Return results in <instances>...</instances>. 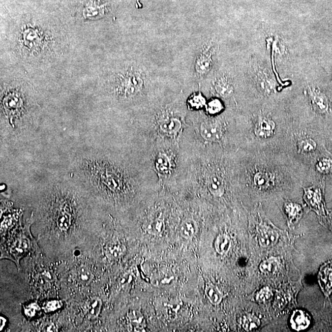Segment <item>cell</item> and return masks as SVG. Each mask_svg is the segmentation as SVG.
Wrapping results in <instances>:
<instances>
[{
  "label": "cell",
  "instance_id": "6da1fadb",
  "mask_svg": "<svg viewBox=\"0 0 332 332\" xmlns=\"http://www.w3.org/2000/svg\"><path fill=\"white\" fill-rule=\"evenodd\" d=\"M76 182L115 200L160 189L144 141L128 129L123 142L76 158Z\"/></svg>",
  "mask_w": 332,
  "mask_h": 332
},
{
  "label": "cell",
  "instance_id": "7a4b0ae2",
  "mask_svg": "<svg viewBox=\"0 0 332 332\" xmlns=\"http://www.w3.org/2000/svg\"><path fill=\"white\" fill-rule=\"evenodd\" d=\"M105 91L111 103L132 110L134 116L173 93L164 90L145 66L135 62L114 68L106 81Z\"/></svg>",
  "mask_w": 332,
  "mask_h": 332
},
{
  "label": "cell",
  "instance_id": "3957f363",
  "mask_svg": "<svg viewBox=\"0 0 332 332\" xmlns=\"http://www.w3.org/2000/svg\"><path fill=\"white\" fill-rule=\"evenodd\" d=\"M185 157L184 170L176 190L206 193L220 199L237 182V169L225 150L205 151Z\"/></svg>",
  "mask_w": 332,
  "mask_h": 332
},
{
  "label": "cell",
  "instance_id": "277c9868",
  "mask_svg": "<svg viewBox=\"0 0 332 332\" xmlns=\"http://www.w3.org/2000/svg\"><path fill=\"white\" fill-rule=\"evenodd\" d=\"M191 92L182 89L164 97L133 116L131 127L146 143L166 140L180 143L188 127L186 101Z\"/></svg>",
  "mask_w": 332,
  "mask_h": 332
},
{
  "label": "cell",
  "instance_id": "5b68a950",
  "mask_svg": "<svg viewBox=\"0 0 332 332\" xmlns=\"http://www.w3.org/2000/svg\"><path fill=\"white\" fill-rule=\"evenodd\" d=\"M188 127L180 142L185 155L209 150H224L231 132L228 117L222 113L208 116L204 110L189 111Z\"/></svg>",
  "mask_w": 332,
  "mask_h": 332
},
{
  "label": "cell",
  "instance_id": "8992f818",
  "mask_svg": "<svg viewBox=\"0 0 332 332\" xmlns=\"http://www.w3.org/2000/svg\"><path fill=\"white\" fill-rule=\"evenodd\" d=\"M146 143L148 157L160 189L176 190L186 162L180 143L166 140Z\"/></svg>",
  "mask_w": 332,
  "mask_h": 332
},
{
  "label": "cell",
  "instance_id": "52a82bcc",
  "mask_svg": "<svg viewBox=\"0 0 332 332\" xmlns=\"http://www.w3.org/2000/svg\"><path fill=\"white\" fill-rule=\"evenodd\" d=\"M2 93V123L14 130L26 124L30 104L22 88H13Z\"/></svg>",
  "mask_w": 332,
  "mask_h": 332
},
{
  "label": "cell",
  "instance_id": "ba28073f",
  "mask_svg": "<svg viewBox=\"0 0 332 332\" xmlns=\"http://www.w3.org/2000/svg\"><path fill=\"white\" fill-rule=\"evenodd\" d=\"M217 51L218 46L213 40L205 41L199 46L193 62L194 75L199 84L207 80L213 73Z\"/></svg>",
  "mask_w": 332,
  "mask_h": 332
},
{
  "label": "cell",
  "instance_id": "9c48e42d",
  "mask_svg": "<svg viewBox=\"0 0 332 332\" xmlns=\"http://www.w3.org/2000/svg\"><path fill=\"white\" fill-rule=\"evenodd\" d=\"M304 200L310 210L317 214L320 223L323 225L328 222L327 211L326 210L324 195L325 181L309 187H304Z\"/></svg>",
  "mask_w": 332,
  "mask_h": 332
},
{
  "label": "cell",
  "instance_id": "30bf717a",
  "mask_svg": "<svg viewBox=\"0 0 332 332\" xmlns=\"http://www.w3.org/2000/svg\"><path fill=\"white\" fill-rule=\"evenodd\" d=\"M198 89H200L203 93L206 92L211 97H217L221 99L230 98L235 90L231 78L223 73L212 78L207 87L198 88Z\"/></svg>",
  "mask_w": 332,
  "mask_h": 332
},
{
  "label": "cell",
  "instance_id": "8fae6325",
  "mask_svg": "<svg viewBox=\"0 0 332 332\" xmlns=\"http://www.w3.org/2000/svg\"><path fill=\"white\" fill-rule=\"evenodd\" d=\"M258 223L257 233L260 245L264 248H271L278 242L280 230L275 227L269 220L261 216L260 211L257 213Z\"/></svg>",
  "mask_w": 332,
  "mask_h": 332
},
{
  "label": "cell",
  "instance_id": "7c38bea8",
  "mask_svg": "<svg viewBox=\"0 0 332 332\" xmlns=\"http://www.w3.org/2000/svg\"><path fill=\"white\" fill-rule=\"evenodd\" d=\"M143 228L149 234H162L166 228L165 211L160 208L149 213L144 220Z\"/></svg>",
  "mask_w": 332,
  "mask_h": 332
},
{
  "label": "cell",
  "instance_id": "4fadbf2b",
  "mask_svg": "<svg viewBox=\"0 0 332 332\" xmlns=\"http://www.w3.org/2000/svg\"><path fill=\"white\" fill-rule=\"evenodd\" d=\"M283 211L287 219L288 227L291 229L295 228L304 214V207L293 201H285Z\"/></svg>",
  "mask_w": 332,
  "mask_h": 332
},
{
  "label": "cell",
  "instance_id": "5bb4252c",
  "mask_svg": "<svg viewBox=\"0 0 332 332\" xmlns=\"http://www.w3.org/2000/svg\"><path fill=\"white\" fill-rule=\"evenodd\" d=\"M318 282L325 297L332 293V260L323 264L319 269Z\"/></svg>",
  "mask_w": 332,
  "mask_h": 332
},
{
  "label": "cell",
  "instance_id": "9a60e30c",
  "mask_svg": "<svg viewBox=\"0 0 332 332\" xmlns=\"http://www.w3.org/2000/svg\"><path fill=\"white\" fill-rule=\"evenodd\" d=\"M276 124L268 117L260 116L255 124L254 132L255 136L261 139H267L275 134Z\"/></svg>",
  "mask_w": 332,
  "mask_h": 332
},
{
  "label": "cell",
  "instance_id": "2e32d148",
  "mask_svg": "<svg viewBox=\"0 0 332 332\" xmlns=\"http://www.w3.org/2000/svg\"><path fill=\"white\" fill-rule=\"evenodd\" d=\"M31 242L25 233L19 234L18 238L12 243L10 249V253L13 255V260H16L17 263L18 260L23 255L28 252V249L31 248Z\"/></svg>",
  "mask_w": 332,
  "mask_h": 332
},
{
  "label": "cell",
  "instance_id": "e0dca14e",
  "mask_svg": "<svg viewBox=\"0 0 332 332\" xmlns=\"http://www.w3.org/2000/svg\"><path fill=\"white\" fill-rule=\"evenodd\" d=\"M311 318L306 311L296 310L293 311L290 319V324L293 330L302 331L310 327Z\"/></svg>",
  "mask_w": 332,
  "mask_h": 332
},
{
  "label": "cell",
  "instance_id": "ac0fdd59",
  "mask_svg": "<svg viewBox=\"0 0 332 332\" xmlns=\"http://www.w3.org/2000/svg\"><path fill=\"white\" fill-rule=\"evenodd\" d=\"M207 102L206 97L199 89L192 90L188 96L186 101L187 108L189 111L204 110Z\"/></svg>",
  "mask_w": 332,
  "mask_h": 332
},
{
  "label": "cell",
  "instance_id": "d6986e66",
  "mask_svg": "<svg viewBox=\"0 0 332 332\" xmlns=\"http://www.w3.org/2000/svg\"><path fill=\"white\" fill-rule=\"evenodd\" d=\"M311 104L314 109L321 113H325L328 111V102L326 96L316 88L310 87L308 89Z\"/></svg>",
  "mask_w": 332,
  "mask_h": 332
},
{
  "label": "cell",
  "instance_id": "ffe728a7",
  "mask_svg": "<svg viewBox=\"0 0 332 332\" xmlns=\"http://www.w3.org/2000/svg\"><path fill=\"white\" fill-rule=\"evenodd\" d=\"M198 222L195 217L189 216L184 217L182 220L180 226V233L185 239H192L198 233Z\"/></svg>",
  "mask_w": 332,
  "mask_h": 332
},
{
  "label": "cell",
  "instance_id": "44dd1931",
  "mask_svg": "<svg viewBox=\"0 0 332 332\" xmlns=\"http://www.w3.org/2000/svg\"><path fill=\"white\" fill-rule=\"evenodd\" d=\"M274 178L271 173L265 170H261L255 173L252 177V184L257 189L265 190L271 187Z\"/></svg>",
  "mask_w": 332,
  "mask_h": 332
},
{
  "label": "cell",
  "instance_id": "7402d4cb",
  "mask_svg": "<svg viewBox=\"0 0 332 332\" xmlns=\"http://www.w3.org/2000/svg\"><path fill=\"white\" fill-rule=\"evenodd\" d=\"M225 110V105L222 99L217 97H211L207 99L204 111L208 116H215L224 112Z\"/></svg>",
  "mask_w": 332,
  "mask_h": 332
},
{
  "label": "cell",
  "instance_id": "603a6c76",
  "mask_svg": "<svg viewBox=\"0 0 332 332\" xmlns=\"http://www.w3.org/2000/svg\"><path fill=\"white\" fill-rule=\"evenodd\" d=\"M231 246V240L228 235L221 234L217 237L215 242V249L217 253L220 255L227 254L230 251Z\"/></svg>",
  "mask_w": 332,
  "mask_h": 332
},
{
  "label": "cell",
  "instance_id": "cb8c5ba5",
  "mask_svg": "<svg viewBox=\"0 0 332 332\" xmlns=\"http://www.w3.org/2000/svg\"><path fill=\"white\" fill-rule=\"evenodd\" d=\"M205 295L212 304L217 305L222 301L223 293L218 288L212 284H208L205 287Z\"/></svg>",
  "mask_w": 332,
  "mask_h": 332
},
{
  "label": "cell",
  "instance_id": "d4e9b609",
  "mask_svg": "<svg viewBox=\"0 0 332 332\" xmlns=\"http://www.w3.org/2000/svg\"><path fill=\"white\" fill-rule=\"evenodd\" d=\"M298 151L301 154H311L316 151L317 145L316 141L310 137L301 138L297 143Z\"/></svg>",
  "mask_w": 332,
  "mask_h": 332
},
{
  "label": "cell",
  "instance_id": "484cf974",
  "mask_svg": "<svg viewBox=\"0 0 332 332\" xmlns=\"http://www.w3.org/2000/svg\"><path fill=\"white\" fill-rule=\"evenodd\" d=\"M280 264V260L278 258L271 257L263 261L260 264L259 268L261 273H264V274H269V273L277 271Z\"/></svg>",
  "mask_w": 332,
  "mask_h": 332
},
{
  "label": "cell",
  "instance_id": "4316f807",
  "mask_svg": "<svg viewBox=\"0 0 332 332\" xmlns=\"http://www.w3.org/2000/svg\"><path fill=\"white\" fill-rule=\"evenodd\" d=\"M260 319L253 314H247L243 317L242 325L243 328L246 331H250L256 330L260 327Z\"/></svg>",
  "mask_w": 332,
  "mask_h": 332
},
{
  "label": "cell",
  "instance_id": "83f0119b",
  "mask_svg": "<svg viewBox=\"0 0 332 332\" xmlns=\"http://www.w3.org/2000/svg\"><path fill=\"white\" fill-rule=\"evenodd\" d=\"M316 168L320 174L327 175L332 173V159L322 157L317 160Z\"/></svg>",
  "mask_w": 332,
  "mask_h": 332
},
{
  "label": "cell",
  "instance_id": "f1b7e54d",
  "mask_svg": "<svg viewBox=\"0 0 332 332\" xmlns=\"http://www.w3.org/2000/svg\"><path fill=\"white\" fill-rule=\"evenodd\" d=\"M174 277L167 273H158L152 278V283L155 286H165L174 281Z\"/></svg>",
  "mask_w": 332,
  "mask_h": 332
},
{
  "label": "cell",
  "instance_id": "f546056e",
  "mask_svg": "<svg viewBox=\"0 0 332 332\" xmlns=\"http://www.w3.org/2000/svg\"><path fill=\"white\" fill-rule=\"evenodd\" d=\"M273 296L272 290L269 287H266L261 289L259 292L257 293L256 300L261 304H264L269 301Z\"/></svg>",
  "mask_w": 332,
  "mask_h": 332
},
{
  "label": "cell",
  "instance_id": "4dcf8cb0",
  "mask_svg": "<svg viewBox=\"0 0 332 332\" xmlns=\"http://www.w3.org/2000/svg\"><path fill=\"white\" fill-rule=\"evenodd\" d=\"M262 77H259L258 82L260 86L263 90L266 93H271V91L274 89V84H273L271 79L267 77L266 75L261 76Z\"/></svg>",
  "mask_w": 332,
  "mask_h": 332
},
{
  "label": "cell",
  "instance_id": "1f68e13d",
  "mask_svg": "<svg viewBox=\"0 0 332 332\" xmlns=\"http://www.w3.org/2000/svg\"><path fill=\"white\" fill-rule=\"evenodd\" d=\"M102 302L99 299H93L88 307V313L91 317H96L101 311Z\"/></svg>",
  "mask_w": 332,
  "mask_h": 332
},
{
  "label": "cell",
  "instance_id": "d6a6232c",
  "mask_svg": "<svg viewBox=\"0 0 332 332\" xmlns=\"http://www.w3.org/2000/svg\"><path fill=\"white\" fill-rule=\"evenodd\" d=\"M129 317H130L131 321L133 322L134 325L137 326V327L142 329L145 327V319H144L142 314L134 311Z\"/></svg>",
  "mask_w": 332,
  "mask_h": 332
},
{
  "label": "cell",
  "instance_id": "836d02e7",
  "mask_svg": "<svg viewBox=\"0 0 332 332\" xmlns=\"http://www.w3.org/2000/svg\"><path fill=\"white\" fill-rule=\"evenodd\" d=\"M63 305L61 301L53 300L51 301H49L47 303L44 309H45L46 312H51V311H54L58 308H60Z\"/></svg>",
  "mask_w": 332,
  "mask_h": 332
},
{
  "label": "cell",
  "instance_id": "e575fe53",
  "mask_svg": "<svg viewBox=\"0 0 332 332\" xmlns=\"http://www.w3.org/2000/svg\"><path fill=\"white\" fill-rule=\"evenodd\" d=\"M38 308V305L36 304L29 305L28 307L25 308V313L26 315L30 317H33L35 316V313H36V310Z\"/></svg>",
  "mask_w": 332,
  "mask_h": 332
},
{
  "label": "cell",
  "instance_id": "d590c367",
  "mask_svg": "<svg viewBox=\"0 0 332 332\" xmlns=\"http://www.w3.org/2000/svg\"><path fill=\"white\" fill-rule=\"evenodd\" d=\"M89 274L86 271H80L79 273V278L83 281H87L89 280Z\"/></svg>",
  "mask_w": 332,
  "mask_h": 332
},
{
  "label": "cell",
  "instance_id": "8d00e7d4",
  "mask_svg": "<svg viewBox=\"0 0 332 332\" xmlns=\"http://www.w3.org/2000/svg\"><path fill=\"white\" fill-rule=\"evenodd\" d=\"M0 319H1V320H0V322H1V323H0V324H1V328H0V329H1V330H0L2 331V330H3V329H4V328L5 327L6 323H7V319H5V317H2V316H1V317H0Z\"/></svg>",
  "mask_w": 332,
  "mask_h": 332
},
{
  "label": "cell",
  "instance_id": "74e56055",
  "mask_svg": "<svg viewBox=\"0 0 332 332\" xmlns=\"http://www.w3.org/2000/svg\"><path fill=\"white\" fill-rule=\"evenodd\" d=\"M327 216H328V220H330L331 223H332V210L327 212Z\"/></svg>",
  "mask_w": 332,
  "mask_h": 332
},
{
  "label": "cell",
  "instance_id": "f35d334b",
  "mask_svg": "<svg viewBox=\"0 0 332 332\" xmlns=\"http://www.w3.org/2000/svg\"><path fill=\"white\" fill-rule=\"evenodd\" d=\"M329 227H330V230L332 231V223H330V225H329Z\"/></svg>",
  "mask_w": 332,
  "mask_h": 332
}]
</instances>
